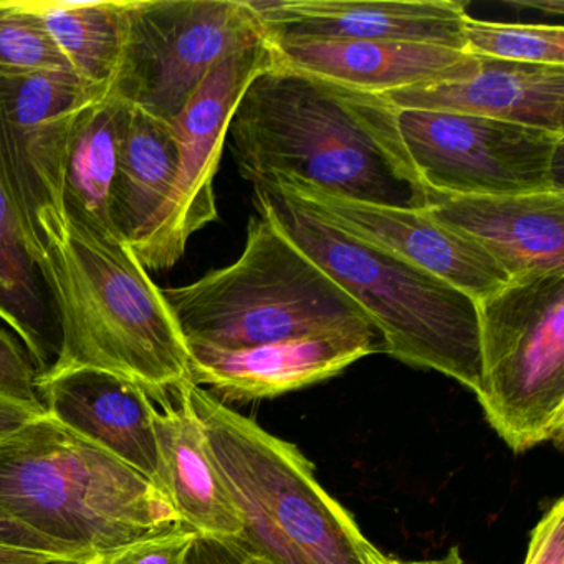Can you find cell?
Wrapping results in <instances>:
<instances>
[{
  "instance_id": "cb8c5ba5",
  "label": "cell",
  "mask_w": 564,
  "mask_h": 564,
  "mask_svg": "<svg viewBox=\"0 0 564 564\" xmlns=\"http://www.w3.org/2000/svg\"><path fill=\"white\" fill-rule=\"evenodd\" d=\"M72 72L28 0H0V77Z\"/></svg>"
},
{
  "instance_id": "ac0fdd59",
  "label": "cell",
  "mask_w": 564,
  "mask_h": 564,
  "mask_svg": "<svg viewBox=\"0 0 564 564\" xmlns=\"http://www.w3.org/2000/svg\"><path fill=\"white\" fill-rule=\"evenodd\" d=\"M270 44L276 64L378 95L465 78L477 68L475 55L437 45L361 41H276Z\"/></svg>"
},
{
  "instance_id": "9a60e30c",
  "label": "cell",
  "mask_w": 564,
  "mask_h": 564,
  "mask_svg": "<svg viewBox=\"0 0 564 564\" xmlns=\"http://www.w3.org/2000/svg\"><path fill=\"white\" fill-rule=\"evenodd\" d=\"M427 210L484 249L510 282L564 272V193L451 196L429 189Z\"/></svg>"
},
{
  "instance_id": "30bf717a",
  "label": "cell",
  "mask_w": 564,
  "mask_h": 564,
  "mask_svg": "<svg viewBox=\"0 0 564 564\" xmlns=\"http://www.w3.org/2000/svg\"><path fill=\"white\" fill-rule=\"evenodd\" d=\"M273 64L270 42L224 58L174 118L180 163L173 191L147 232L130 246L148 272L173 269L191 237L219 217L214 180L230 120L250 82Z\"/></svg>"
},
{
  "instance_id": "4fadbf2b",
  "label": "cell",
  "mask_w": 564,
  "mask_h": 564,
  "mask_svg": "<svg viewBox=\"0 0 564 564\" xmlns=\"http://www.w3.org/2000/svg\"><path fill=\"white\" fill-rule=\"evenodd\" d=\"M276 41L409 42L464 52L467 4L457 0H257Z\"/></svg>"
},
{
  "instance_id": "603a6c76",
  "label": "cell",
  "mask_w": 564,
  "mask_h": 564,
  "mask_svg": "<svg viewBox=\"0 0 564 564\" xmlns=\"http://www.w3.org/2000/svg\"><path fill=\"white\" fill-rule=\"evenodd\" d=\"M123 105L111 98L88 108L75 124L65 161L64 207L113 232L111 187L120 153Z\"/></svg>"
},
{
  "instance_id": "484cf974",
  "label": "cell",
  "mask_w": 564,
  "mask_h": 564,
  "mask_svg": "<svg viewBox=\"0 0 564 564\" xmlns=\"http://www.w3.org/2000/svg\"><path fill=\"white\" fill-rule=\"evenodd\" d=\"M197 533L186 524L118 547L88 564H187Z\"/></svg>"
},
{
  "instance_id": "e0dca14e",
  "label": "cell",
  "mask_w": 564,
  "mask_h": 564,
  "mask_svg": "<svg viewBox=\"0 0 564 564\" xmlns=\"http://www.w3.org/2000/svg\"><path fill=\"white\" fill-rule=\"evenodd\" d=\"M382 97L399 110L468 115L564 134V67L560 65L477 57V68L468 77Z\"/></svg>"
},
{
  "instance_id": "ba28073f",
  "label": "cell",
  "mask_w": 564,
  "mask_h": 564,
  "mask_svg": "<svg viewBox=\"0 0 564 564\" xmlns=\"http://www.w3.org/2000/svg\"><path fill=\"white\" fill-rule=\"evenodd\" d=\"M267 42L252 0H127L107 97L173 123L217 64Z\"/></svg>"
},
{
  "instance_id": "7c38bea8",
  "label": "cell",
  "mask_w": 564,
  "mask_h": 564,
  "mask_svg": "<svg viewBox=\"0 0 564 564\" xmlns=\"http://www.w3.org/2000/svg\"><path fill=\"white\" fill-rule=\"evenodd\" d=\"M257 186L273 187L333 229L438 276L477 303L510 282L484 249L442 226L427 209L358 203L293 177Z\"/></svg>"
},
{
  "instance_id": "83f0119b",
  "label": "cell",
  "mask_w": 564,
  "mask_h": 564,
  "mask_svg": "<svg viewBox=\"0 0 564 564\" xmlns=\"http://www.w3.org/2000/svg\"><path fill=\"white\" fill-rule=\"evenodd\" d=\"M523 564H564V500L557 498L531 531Z\"/></svg>"
},
{
  "instance_id": "f546056e",
  "label": "cell",
  "mask_w": 564,
  "mask_h": 564,
  "mask_svg": "<svg viewBox=\"0 0 564 564\" xmlns=\"http://www.w3.org/2000/svg\"><path fill=\"white\" fill-rule=\"evenodd\" d=\"M45 414L44 408L25 404L0 391V441L21 431L24 425Z\"/></svg>"
},
{
  "instance_id": "5bb4252c",
  "label": "cell",
  "mask_w": 564,
  "mask_h": 564,
  "mask_svg": "<svg viewBox=\"0 0 564 564\" xmlns=\"http://www.w3.org/2000/svg\"><path fill=\"white\" fill-rule=\"evenodd\" d=\"M191 379L224 404L279 398L335 378L366 356L386 352L382 336H323L249 349L187 343Z\"/></svg>"
},
{
  "instance_id": "d4e9b609",
  "label": "cell",
  "mask_w": 564,
  "mask_h": 564,
  "mask_svg": "<svg viewBox=\"0 0 564 564\" xmlns=\"http://www.w3.org/2000/svg\"><path fill=\"white\" fill-rule=\"evenodd\" d=\"M464 52L518 64L564 67V29L561 25L501 24L467 15Z\"/></svg>"
},
{
  "instance_id": "277c9868",
  "label": "cell",
  "mask_w": 564,
  "mask_h": 564,
  "mask_svg": "<svg viewBox=\"0 0 564 564\" xmlns=\"http://www.w3.org/2000/svg\"><path fill=\"white\" fill-rule=\"evenodd\" d=\"M265 214L306 257L328 273L371 319L386 352L415 368L480 389L477 302L438 276L366 246L296 206L270 186H256Z\"/></svg>"
},
{
  "instance_id": "836d02e7",
  "label": "cell",
  "mask_w": 564,
  "mask_h": 564,
  "mask_svg": "<svg viewBox=\"0 0 564 564\" xmlns=\"http://www.w3.org/2000/svg\"><path fill=\"white\" fill-rule=\"evenodd\" d=\"M518 8H533L538 11H544L551 15H563L564 4L561 0H546V2H513Z\"/></svg>"
},
{
  "instance_id": "ffe728a7",
  "label": "cell",
  "mask_w": 564,
  "mask_h": 564,
  "mask_svg": "<svg viewBox=\"0 0 564 564\" xmlns=\"http://www.w3.org/2000/svg\"><path fill=\"white\" fill-rule=\"evenodd\" d=\"M180 148L173 123L124 107L117 174L111 187L115 234L133 246L156 219L176 180Z\"/></svg>"
},
{
  "instance_id": "8992f818",
  "label": "cell",
  "mask_w": 564,
  "mask_h": 564,
  "mask_svg": "<svg viewBox=\"0 0 564 564\" xmlns=\"http://www.w3.org/2000/svg\"><path fill=\"white\" fill-rule=\"evenodd\" d=\"M163 292L186 343L210 348L382 336L365 310L262 213L250 217L236 262Z\"/></svg>"
},
{
  "instance_id": "e575fe53",
  "label": "cell",
  "mask_w": 564,
  "mask_h": 564,
  "mask_svg": "<svg viewBox=\"0 0 564 564\" xmlns=\"http://www.w3.org/2000/svg\"><path fill=\"white\" fill-rule=\"evenodd\" d=\"M249 564H270L267 561L260 560V557L249 556Z\"/></svg>"
},
{
  "instance_id": "9c48e42d",
  "label": "cell",
  "mask_w": 564,
  "mask_h": 564,
  "mask_svg": "<svg viewBox=\"0 0 564 564\" xmlns=\"http://www.w3.org/2000/svg\"><path fill=\"white\" fill-rule=\"evenodd\" d=\"M398 123L422 183L435 193H564L563 133L427 110H399Z\"/></svg>"
},
{
  "instance_id": "5b68a950",
  "label": "cell",
  "mask_w": 564,
  "mask_h": 564,
  "mask_svg": "<svg viewBox=\"0 0 564 564\" xmlns=\"http://www.w3.org/2000/svg\"><path fill=\"white\" fill-rule=\"evenodd\" d=\"M186 394L242 518L236 541L270 564H368L371 541L292 442L189 382Z\"/></svg>"
},
{
  "instance_id": "7a4b0ae2",
  "label": "cell",
  "mask_w": 564,
  "mask_h": 564,
  "mask_svg": "<svg viewBox=\"0 0 564 564\" xmlns=\"http://www.w3.org/2000/svg\"><path fill=\"white\" fill-rule=\"evenodd\" d=\"M37 240V267L61 329L57 359L45 375L113 372L156 405L193 382L189 348L163 289L124 240L67 209L39 219Z\"/></svg>"
},
{
  "instance_id": "7402d4cb",
  "label": "cell",
  "mask_w": 564,
  "mask_h": 564,
  "mask_svg": "<svg viewBox=\"0 0 564 564\" xmlns=\"http://www.w3.org/2000/svg\"><path fill=\"white\" fill-rule=\"evenodd\" d=\"M78 80L108 95L124 42L127 0H28Z\"/></svg>"
},
{
  "instance_id": "4dcf8cb0",
  "label": "cell",
  "mask_w": 564,
  "mask_h": 564,
  "mask_svg": "<svg viewBox=\"0 0 564 564\" xmlns=\"http://www.w3.org/2000/svg\"><path fill=\"white\" fill-rule=\"evenodd\" d=\"M0 544H9V546L24 547V550L39 551V553L52 554L58 556L51 543L44 538L35 534L34 531L25 528L19 521L12 520L9 514L0 510ZM61 557V556H58ZM67 563V561H65Z\"/></svg>"
},
{
  "instance_id": "6da1fadb",
  "label": "cell",
  "mask_w": 564,
  "mask_h": 564,
  "mask_svg": "<svg viewBox=\"0 0 564 564\" xmlns=\"http://www.w3.org/2000/svg\"><path fill=\"white\" fill-rule=\"evenodd\" d=\"M398 118L382 95L275 62L243 91L227 140L253 186L293 177L358 203L427 209Z\"/></svg>"
},
{
  "instance_id": "d6986e66",
  "label": "cell",
  "mask_w": 564,
  "mask_h": 564,
  "mask_svg": "<svg viewBox=\"0 0 564 564\" xmlns=\"http://www.w3.org/2000/svg\"><path fill=\"white\" fill-rule=\"evenodd\" d=\"M154 429L160 455V488L181 521L199 536L239 540L243 531L242 518L214 464L186 386L174 399L156 405Z\"/></svg>"
},
{
  "instance_id": "44dd1931",
  "label": "cell",
  "mask_w": 564,
  "mask_h": 564,
  "mask_svg": "<svg viewBox=\"0 0 564 564\" xmlns=\"http://www.w3.org/2000/svg\"><path fill=\"white\" fill-rule=\"evenodd\" d=\"M0 319L28 349L39 376L54 366L61 329L51 293L29 252L0 163Z\"/></svg>"
},
{
  "instance_id": "2e32d148",
  "label": "cell",
  "mask_w": 564,
  "mask_h": 564,
  "mask_svg": "<svg viewBox=\"0 0 564 564\" xmlns=\"http://www.w3.org/2000/svg\"><path fill=\"white\" fill-rule=\"evenodd\" d=\"M35 388L45 414L160 487L156 404L140 386L113 372L77 368L39 376Z\"/></svg>"
},
{
  "instance_id": "4316f807",
  "label": "cell",
  "mask_w": 564,
  "mask_h": 564,
  "mask_svg": "<svg viewBox=\"0 0 564 564\" xmlns=\"http://www.w3.org/2000/svg\"><path fill=\"white\" fill-rule=\"evenodd\" d=\"M35 381L37 369L28 349L12 333L0 328V391L25 404L44 408Z\"/></svg>"
},
{
  "instance_id": "52a82bcc",
  "label": "cell",
  "mask_w": 564,
  "mask_h": 564,
  "mask_svg": "<svg viewBox=\"0 0 564 564\" xmlns=\"http://www.w3.org/2000/svg\"><path fill=\"white\" fill-rule=\"evenodd\" d=\"M480 389L490 427L514 452L564 437V272L513 280L477 303Z\"/></svg>"
},
{
  "instance_id": "1f68e13d",
  "label": "cell",
  "mask_w": 564,
  "mask_h": 564,
  "mask_svg": "<svg viewBox=\"0 0 564 564\" xmlns=\"http://www.w3.org/2000/svg\"><path fill=\"white\" fill-rule=\"evenodd\" d=\"M368 564H468L465 561L464 554L457 546L451 547L444 556L434 557V560H401V557L392 556V554L384 553L378 546L372 544L369 550Z\"/></svg>"
},
{
  "instance_id": "f1b7e54d",
  "label": "cell",
  "mask_w": 564,
  "mask_h": 564,
  "mask_svg": "<svg viewBox=\"0 0 564 564\" xmlns=\"http://www.w3.org/2000/svg\"><path fill=\"white\" fill-rule=\"evenodd\" d=\"M187 564H249V554L236 541L214 540L197 534Z\"/></svg>"
},
{
  "instance_id": "3957f363",
  "label": "cell",
  "mask_w": 564,
  "mask_h": 564,
  "mask_svg": "<svg viewBox=\"0 0 564 564\" xmlns=\"http://www.w3.org/2000/svg\"><path fill=\"white\" fill-rule=\"evenodd\" d=\"M0 510L68 564L184 524L150 478L48 414L0 441Z\"/></svg>"
},
{
  "instance_id": "8fae6325",
  "label": "cell",
  "mask_w": 564,
  "mask_h": 564,
  "mask_svg": "<svg viewBox=\"0 0 564 564\" xmlns=\"http://www.w3.org/2000/svg\"><path fill=\"white\" fill-rule=\"evenodd\" d=\"M107 94L68 72L0 77V163L37 265V223L65 216V161L78 118Z\"/></svg>"
},
{
  "instance_id": "d6a6232c",
  "label": "cell",
  "mask_w": 564,
  "mask_h": 564,
  "mask_svg": "<svg viewBox=\"0 0 564 564\" xmlns=\"http://www.w3.org/2000/svg\"><path fill=\"white\" fill-rule=\"evenodd\" d=\"M0 564H68L62 557L0 544Z\"/></svg>"
}]
</instances>
